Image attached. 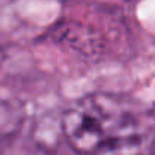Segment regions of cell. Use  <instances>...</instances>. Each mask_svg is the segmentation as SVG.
<instances>
[{"instance_id": "1", "label": "cell", "mask_w": 155, "mask_h": 155, "mask_svg": "<svg viewBox=\"0 0 155 155\" xmlns=\"http://www.w3.org/2000/svg\"><path fill=\"white\" fill-rule=\"evenodd\" d=\"M62 128L78 155H151L155 149V113L143 101L97 92L69 105Z\"/></svg>"}]
</instances>
